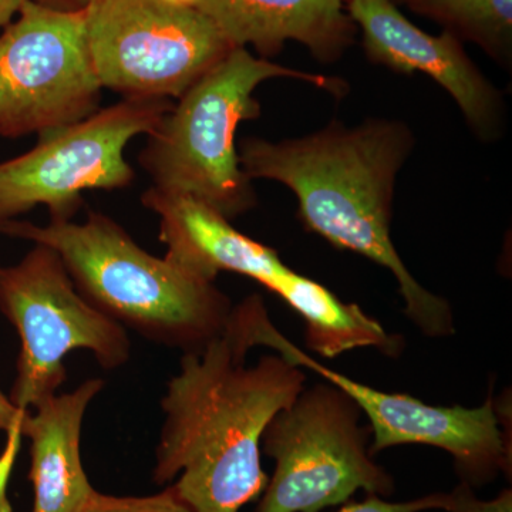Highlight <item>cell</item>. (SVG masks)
<instances>
[{
  "label": "cell",
  "mask_w": 512,
  "mask_h": 512,
  "mask_svg": "<svg viewBox=\"0 0 512 512\" xmlns=\"http://www.w3.org/2000/svg\"><path fill=\"white\" fill-rule=\"evenodd\" d=\"M249 350L227 322L200 353H184L161 400L153 481L175 480L192 512H239L261 497L264 431L305 389L302 367L281 355L247 366Z\"/></svg>",
  "instance_id": "obj_1"
},
{
  "label": "cell",
  "mask_w": 512,
  "mask_h": 512,
  "mask_svg": "<svg viewBox=\"0 0 512 512\" xmlns=\"http://www.w3.org/2000/svg\"><path fill=\"white\" fill-rule=\"evenodd\" d=\"M414 147L416 137L403 121L367 119L346 126L335 120L276 143L247 138L238 156L252 181H276L293 191L306 229L389 269L407 318L424 335L441 338L454 333L450 303L414 279L390 235L397 177Z\"/></svg>",
  "instance_id": "obj_2"
},
{
  "label": "cell",
  "mask_w": 512,
  "mask_h": 512,
  "mask_svg": "<svg viewBox=\"0 0 512 512\" xmlns=\"http://www.w3.org/2000/svg\"><path fill=\"white\" fill-rule=\"evenodd\" d=\"M0 234L52 248L99 311L157 345L200 353L227 326L231 301L215 282L138 247L100 212L84 222L10 220Z\"/></svg>",
  "instance_id": "obj_3"
},
{
  "label": "cell",
  "mask_w": 512,
  "mask_h": 512,
  "mask_svg": "<svg viewBox=\"0 0 512 512\" xmlns=\"http://www.w3.org/2000/svg\"><path fill=\"white\" fill-rule=\"evenodd\" d=\"M272 79L312 84L342 99L349 84L340 77L303 72L234 47L220 63L192 84L165 114L138 163L158 190L190 195L227 220L258 204L251 178L239 163L235 143L242 121L261 116L254 93Z\"/></svg>",
  "instance_id": "obj_4"
},
{
  "label": "cell",
  "mask_w": 512,
  "mask_h": 512,
  "mask_svg": "<svg viewBox=\"0 0 512 512\" xmlns=\"http://www.w3.org/2000/svg\"><path fill=\"white\" fill-rule=\"evenodd\" d=\"M0 312L20 338L9 399L22 416L56 396L67 379L64 357L92 353L104 370L126 366L127 329L87 301L60 256L35 244L22 261L0 266Z\"/></svg>",
  "instance_id": "obj_5"
},
{
  "label": "cell",
  "mask_w": 512,
  "mask_h": 512,
  "mask_svg": "<svg viewBox=\"0 0 512 512\" xmlns=\"http://www.w3.org/2000/svg\"><path fill=\"white\" fill-rule=\"evenodd\" d=\"M360 409L335 384L305 387L276 414L261 450L275 460L255 512H320L348 503L356 491L392 497L394 478L369 453Z\"/></svg>",
  "instance_id": "obj_6"
},
{
  "label": "cell",
  "mask_w": 512,
  "mask_h": 512,
  "mask_svg": "<svg viewBox=\"0 0 512 512\" xmlns=\"http://www.w3.org/2000/svg\"><path fill=\"white\" fill-rule=\"evenodd\" d=\"M229 322L249 346H266L293 365L318 373L352 397L372 424V456L402 444H423L447 451L460 481L471 487L491 483L504 473L511 477V441L493 397L480 407L430 406L407 394L386 393L340 375L303 353L272 325L261 296L251 295L232 308Z\"/></svg>",
  "instance_id": "obj_7"
},
{
  "label": "cell",
  "mask_w": 512,
  "mask_h": 512,
  "mask_svg": "<svg viewBox=\"0 0 512 512\" xmlns=\"http://www.w3.org/2000/svg\"><path fill=\"white\" fill-rule=\"evenodd\" d=\"M84 18L101 87L124 99H180L234 49L200 10L164 0H92Z\"/></svg>",
  "instance_id": "obj_8"
},
{
  "label": "cell",
  "mask_w": 512,
  "mask_h": 512,
  "mask_svg": "<svg viewBox=\"0 0 512 512\" xmlns=\"http://www.w3.org/2000/svg\"><path fill=\"white\" fill-rule=\"evenodd\" d=\"M170 99L126 97L92 116L40 134L28 153L0 163V224L43 207L50 221H70L82 192L119 190L134 180L124 150L153 133L173 109Z\"/></svg>",
  "instance_id": "obj_9"
},
{
  "label": "cell",
  "mask_w": 512,
  "mask_h": 512,
  "mask_svg": "<svg viewBox=\"0 0 512 512\" xmlns=\"http://www.w3.org/2000/svg\"><path fill=\"white\" fill-rule=\"evenodd\" d=\"M0 35V137L47 133L99 110L84 9L26 0Z\"/></svg>",
  "instance_id": "obj_10"
},
{
  "label": "cell",
  "mask_w": 512,
  "mask_h": 512,
  "mask_svg": "<svg viewBox=\"0 0 512 512\" xmlns=\"http://www.w3.org/2000/svg\"><path fill=\"white\" fill-rule=\"evenodd\" d=\"M345 5L362 33L370 62L396 73L427 74L453 97L474 136L485 143L503 137L507 127L503 93L468 56L458 37L446 30L430 35L410 22L392 0H345Z\"/></svg>",
  "instance_id": "obj_11"
},
{
  "label": "cell",
  "mask_w": 512,
  "mask_h": 512,
  "mask_svg": "<svg viewBox=\"0 0 512 512\" xmlns=\"http://www.w3.org/2000/svg\"><path fill=\"white\" fill-rule=\"evenodd\" d=\"M141 202L160 220L165 258L192 274L215 282L221 272L248 276L269 291H279L292 269L274 248L247 237L204 202L151 185Z\"/></svg>",
  "instance_id": "obj_12"
},
{
  "label": "cell",
  "mask_w": 512,
  "mask_h": 512,
  "mask_svg": "<svg viewBox=\"0 0 512 512\" xmlns=\"http://www.w3.org/2000/svg\"><path fill=\"white\" fill-rule=\"evenodd\" d=\"M232 47L252 46L262 59L298 42L322 63L355 45L357 29L345 0H201L197 6Z\"/></svg>",
  "instance_id": "obj_13"
},
{
  "label": "cell",
  "mask_w": 512,
  "mask_h": 512,
  "mask_svg": "<svg viewBox=\"0 0 512 512\" xmlns=\"http://www.w3.org/2000/svg\"><path fill=\"white\" fill-rule=\"evenodd\" d=\"M103 389L104 380H86L40 404L20 424V437L30 440L32 512H82L96 493L83 467L80 441L87 407Z\"/></svg>",
  "instance_id": "obj_14"
},
{
  "label": "cell",
  "mask_w": 512,
  "mask_h": 512,
  "mask_svg": "<svg viewBox=\"0 0 512 512\" xmlns=\"http://www.w3.org/2000/svg\"><path fill=\"white\" fill-rule=\"evenodd\" d=\"M278 296L305 320L306 346L320 356L333 359L360 348H375L387 356L402 352L403 340L389 335L360 306L340 301L328 288L298 272L292 271Z\"/></svg>",
  "instance_id": "obj_15"
},
{
  "label": "cell",
  "mask_w": 512,
  "mask_h": 512,
  "mask_svg": "<svg viewBox=\"0 0 512 512\" xmlns=\"http://www.w3.org/2000/svg\"><path fill=\"white\" fill-rule=\"evenodd\" d=\"M406 6L511 70L512 0H410Z\"/></svg>",
  "instance_id": "obj_16"
},
{
  "label": "cell",
  "mask_w": 512,
  "mask_h": 512,
  "mask_svg": "<svg viewBox=\"0 0 512 512\" xmlns=\"http://www.w3.org/2000/svg\"><path fill=\"white\" fill-rule=\"evenodd\" d=\"M82 512H192L173 487L151 495H110L96 491Z\"/></svg>",
  "instance_id": "obj_17"
},
{
  "label": "cell",
  "mask_w": 512,
  "mask_h": 512,
  "mask_svg": "<svg viewBox=\"0 0 512 512\" xmlns=\"http://www.w3.org/2000/svg\"><path fill=\"white\" fill-rule=\"evenodd\" d=\"M25 416H22L16 409L15 404L0 390V430L6 431L9 436L8 446L0 457V512H12L8 497H6V488L10 473H12L13 464L18 456L20 439V424Z\"/></svg>",
  "instance_id": "obj_18"
},
{
  "label": "cell",
  "mask_w": 512,
  "mask_h": 512,
  "mask_svg": "<svg viewBox=\"0 0 512 512\" xmlns=\"http://www.w3.org/2000/svg\"><path fill=\"white\" fill-rule=\"evenodd\" d=\"M444 512H512V490L505 488L493 500H481L474 493V487L460 481L450 491L444 493Z\"/></svg>",
  "instance_id": "obj_19"
},
{
  "label": "cell",
  "mask_w": 512,
  "mask_h": 512,
  "mask_svg": "<svg viewBox=\"0 0 512 512\" xmlns=\"http://www.w3.org/2000/svg\"><path fill=\"white\" fill-rule=\"evenodd\" d=\"M444 507V493L424 495L410 501L392 503L379 495L367 494L359 503H345L338 512H424L440 510Z\"/></svg>",
  "instance_id": "obj_20"
},
{
  "label": "cell",
  "mask_w": 512,
  "mask_h": 512,
  "mask_svg": "<svg viewBox=\"0 0 512 512\" xmlns=\"http://www.w3.org/2000/svg\"><path fill=\"white\" fill-rule=\"evenodd\" d=\"M26 0H0V28L8 25L13 16L18 15Z\"/></svg>",
  "instance_id": "obj_21"
},
{
  "label": "cell",
  "mask_w": 512,
  "mask_h": 512,
  "mask_svg": "<svg viewBox=\"0 0 512 512\" xmlns=\"http://www.w3.org/2000/svg\"><path fill=\"white\" fill-rule=\"evenodd\" d=\"M92 0H49L46 6L53 9L59 10H72V12H76V10L86 9L87 6L90 5ZM42 5V3H40Z\"/></svg>",
  "instance_id": "obj_22"
},
{
  "label": "cell",
  "mask_w": 512,
  "mask_h": 512,
  "mask_svg": "<svg viewBox=\"0 0 512 512\" xmlns=\"http://www.w3.org/2000/svg\"><path fill=\"white\" fill-rule=\"evenodd\" d=\"M171 5L184 6V8H195L200 5L201 0H164Z\"/></svg>",
  "instance_id": "obj_23"
},
{
  "label": "cell",
  "mask_w": 512,
  "mask_h": 512,
  "mask_svg": "<svg viewBox=\"0 0 512 512\" xmlns=\"http://www.w3.org/2000/svg\"><path fill=\"white\" fill-rule=\"evenodd\" d=\"M393 3H396L397 6L407 5L410 0H392Z\"/></svg>",
  "instance_id": "obj_24"
}]
</instances>
